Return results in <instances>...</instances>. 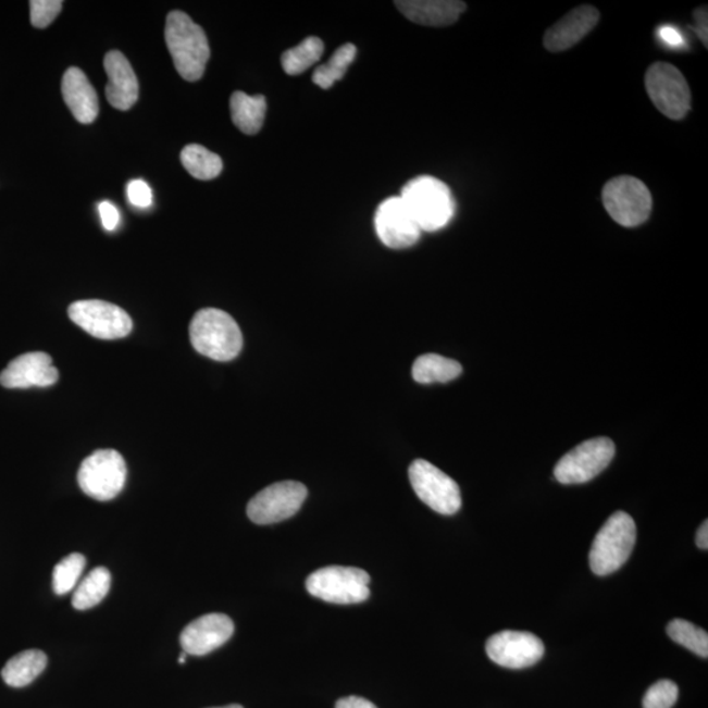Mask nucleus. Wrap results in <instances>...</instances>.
<instances>
[{"label":"nucleus","mask_w":708,"mask_h":708,"mask_svg":"<svg viewBox=\"0 0 708 708\" xmlns=\"http://www.w3.org/2000/svg\"><path fill=\"white\" fill-rule=\"evenodd\" d=\"M165 42L177 73L188 82L206 74L210 48L206 32L182 11H172L165 22Z\"/></svg>","instance_id":"nucleus-1"},{"label":"nucleus","mask_w":708,"mask_h":708,"mask_svg":"<svg viewBox=\"0 0 708 708\" xmlns=\"http://www.w3.org/2000/svg\"><path fill=\"white\" fill-rule=\"evenodd\" d=\"M400 197L421 232H438L449 225L456 213V201L450 188L433 176L412 178L401 189Z\"/></svg>","instance_id":"nucleus-2"},{"label":"nucleus","mask_w":708,"mask_h":708,"mask_svg":"<svg viewBox=\"0 0 708 708\" xmlns=\"http://www.w3.org/2000/svg\"><path fill=\"white\" fill-rule=\"evenodd\" d=\"M189 336L197 352L214 361H232L244 348V335L238 323L219 309L197 312L190 322Z\"/></svg>","instance_id":"nucleus-3"},{"label":"nucleus","mask_w":708,"mask_h":708,"mask_svg":"<svg viewBox=\"0 0 708 708\" xmlns=\"http://www.w3.org/2000/svg\"><path fill=\"white\" fill-rule=\"evenodd\" d=\"M636 542V525L633 517L618 510L599 529L589 552L593 573L608 576L621 569L630 558Z\"/></svg>","instance_id":"nucleus-4"},{"label":"nucleus","mask_w":708,"mask_h":708,"mask_svg":"<svg viewBox=\"0 0 708 708\" xmlns=\"http://www.w3.org/2000/svg\"><path fill=\"white\" fill-rule=\"evenodd\" d=\"M369 583L367 571L330 566L311 573L306 580V589L312 597L325 603L350 605L367 601L370 596Z\"/></svg>","instance_id":"nucleus-5"},{"label":"nucleus","mask_w":708,"mask_h":708,"mask_svg":"<svg viewBox=\"0 0 708 708\" xmlns=\"http://www.w3.org/2000/svg\"><path fill=\"white\" fill-rule=\"evenodd\" d=\"M603 201L606 212L623 227L643 225L653 212V195L633 176H618L606 183Z\"/></svg>","instance_id":"nucleus-6"},{"label":"nucleus","mask_w":708,"mask_h":708,"mask_svg":"<svg viewBox=\"0 0 708 708\" xmlns=\"http://www.w3.org/2000/svg\"><path fill=\"white\" fill-rule=\"evenodd\" d=\"M125 459L119 451H95L82 462L78 484L83 493L98 501H110L119 496L126 482Z\"/></svg>","instance_id":"nucleus-7"},{"label":"nucleus","mask_w":708,"mask_h":708,"mask_svg":"<svg viewBox=\"0 0 708 708\" xmlns=\"http://www.w3.org/2000/svg\"><path fill=\"white\" fill-rule=\"evenodd\" d=\"M411 486L419 499L435 512L456 514L462 507L461 489L458 484L425 459H417L408 470Z\"/></svg>","instance_id":"nucleus-8"},{"label":"nucleus","mask_w":708,"mask_h":708,"mask_svg":"<svg viewBox=\"0 0 708 708\" xmlns=\"http://www.w3.org/2000/svg\"><path fill=\"white\" fill-rule=\"evenodd\" d=\"M646 88L657 110L668 119L682 120L691 111V88L678 67L655 63L646 74Z\"/></svg>","instance_id":"nucleus-9"},{"label":"nucleus","mask_w":708,"mask_h":708,"mask_svg":"<svg viewBox=\"0 0 708 708\" xmlns=\"http://www.w3.org/2000/svg\"><path fill=\"white\" fill-rule=\"evenodd\" d=\"M616 456L608 437H596L576 446L555 465L554 475L561 484H583L595 480Z\"/></svg>","instance_id":"nucleus-10"},{"label":"nucleus","mask_w":708,"mask_h":708,"mask_svg":"<svg viewBox=\"0 0 708 708\" xmlns=\"http://www.w3.org/2000/svg\"><path fill=\"white\" fill-rule=\"evenodd\" d=\"M69 316L87 334L101 340L123 339L133 330L132 318L125 310L100 299L74 302L69 308Z\"/></svg>","instance_id":"nucleus-11"},{"label":"nucleus","mask_w":708,"mask_h":708,"mask_svg":"<svg viewBox=\"0 0 708 708\" xmlns=\"http://www.w3.org/2000/svg\"><path fill=\"white\" fill-rule=\"evenodd\" d=\"M308 497L305 484L286 481L272 484L260 490L248 502L247 514L258 525L276 524L290 519L303 506Z\"/></svg>","instance_id":"nucleus-12"},{"label":"nucleus","mask_w":708,"mask_h":708,"mask_svg":"<svg viewBox=\"0 0 708 708\" xmlns=\"http://www.w3.org/2000/svg\"><path fill=\"white\" fill-rule=\"evenodd\" d=\"M374 226L382 244L393 250L417 245L423 233L400 196L381 203L374 215Z\"/></svg>","instance_id":"nucleus-13"},{"label":"nucleus","mask_w":708,"mask_h":708,"mask_svg":"<svg viewBox=\"0 0 708 708\" xmlns=\"http://www.w3.org/2000/svg\"><path fill=\"white\" fill-rule=\"evenodd\" d=\"M486 650L495 664L509 669L532 667L545 655L539 637L525 631H501L489 637Z\"/></svg>","instance_id":"nucleus-14"},{"label":"nucleus","mask_w":708,"mask_h":708,"mask_svg":"<svg viewBox=\"0 0 708 708\" xmlns=\"http://www.w3.org/2000/svg\"><path fill=\"white\" fill-rule=\"evenodd\" d=\"M60 373L53 367L52 357L44 352H29L16 357L0 373V385L5 388H30L53 386Z\"/></svg>","instance_id":"nucleus-15"},{"label":"nucleus","mask_w":708,"mask_h":708,"mask_svg":"<svg viewBox=\"0 0 708 708\" xmlns=\"http://www.w3.org/2000/svg\"><path fill=\"white\" fill-rule=\"evenodd\" d=\"M234 634V622L225 614H207L197 618L183 630L181 644L185 654L203 656L228 642Z\"/></svg>","instance_id":"nucleus-16"},{"label":"nucleus","mask_w":708,"mask_h":708,"mask_svg":"<svg viewBox=\"0 0 708 708\" xmlns=\"http://www.w3.org/2000/svg\"><path fill=\"white\" fill-rule=\"evenodd\" d=\"M599 22V12L593 5L584 4L561 17L546 32L544 44L552 53L564 52L583 40Z\"/></svg>","instance_id":"nucleus-17"},{"label":"nucleus","mask_w":708,"mask_h":708,"mask_svg":"<svg viewBox=\"0 0 708 708\" xmlns=\"http://www.w3.org/2000/svg\"><path fill=\"white\" fill-rule=\"evenodd\" d=\"M108 75L105 95L108 103L119 111H129L137 103L139 85L136 73L126 57L112 50L104 59Z\"/></svg>","instance_id":"nucleus-18"},{"label":"nucleus","mask_w":708,"mask_h":708,"mask_svg":"<svg viewBox=\"0 0 708 708\" xmlns=\"http://www.w3.org/2000/svg\"><path fill=\"white\" fill-rule=\"evenodd\" d=\"M395 5L408 21L425 27H448L468 9L458 0H399Z\"/></svg>","instance_id":"nucleus-19"},{"label":"nucleus","mask_w":708,"mask_h":708,"mask_svg":"<svg viewBox=\"0 0 708 708\" xmlns=\"http://www.w3.org/2000/svg\"><path fill=\"white\" fill-rule=\"evenodd\" d=\"M62 95L79 123L91 124L99 116L98 94L80 69H67L62 79Z\"/></svg>","instance_id":"nucleus-20"},{"label":"nucleus","mask_w":708,"mask_h":708,"mask_svg":"<svg viewBox=\"0 0 708 708\" xmlns=\"http://www.w3.org/2000/svg\"><path fill=\"white\" fill-rule=\"evenodd\" d=\"M233 123L241 133L254 136L264 125L266 114V99L263 95L250 97L241 91L233 94L229 99Z\"/></svg>","instance_id":"nucleus-21"},{"label":"nucleus","mask_w":708,"mask_h":708,"mask_svg":"<svg viewBox=\"0 0 708 708\" xmlns=\"http://www.w3.org/2000/svg\"><path fill=\"white\" fill-rule=\"evenodd\" d=\"M48 666V657L40 649H28L5 664L2 678L12 687H24L34 682Z\"/></svg>","instance_id":"nucleus-22"},{"label":"nucleus","mask_w":708,"mask_h":708,"mask_svg":"<svg viewBox=\"0 0 708 708\" xmlns=\"http://www.w3.org/2000/svg\"><path fill=\"white\" fill-rule=\"evenodd\" d=\"M462 365L456 360L428 353L420 356L412 367V376L418 384H446L462 374Z\"/></svg>","instance_id":"nucleus-23"},{"label":"nucleus","mask_w":708,"mask_h":708,"mask_svg":"<svg viewBox=\"0 0 708 708\" xmlns=\"http://www.w3.org/2000/svg\"><path fill=\"white\" fill-rule=\"evenodd\" d=\"M111 572L99 567L88 573V575L76 585L73 595V606L76 610H88L97 606L108 595L111 589Z\"/></svg>","instance_id":"nucleus-24"},{"label":"nucleus","mask_w":708,"mask_h":708,"mask_svg":"<svg viewBox=\"0 0 708 708\" xmlns=\"http://www.w3.org/2000/svg\"><path fill=\"white\" fill-rule=\"evenodd\" d=\"M324 53V44L321 38L311 36L306 38L297 47L286 50L281 57V65L288 75L296 76L308 72L322 59Z\"/></svg>","instance_id":"nucleus-25"},{"label":"nucleus","mask_w":708,"mask_h":708,"mask_svg":"<svg viewBox=\"0 0 708 708\" xmlns=\"http://www.w3.org/2000/svg\"><path fill=\"white\" fill-rule=\"evenodd\" d=\"M184 169L199 181H213L219 177L223 163L220 156L209 151L201 145H188L182 151Z\"/></svg>","instance_id":"nucleus-26"},{"label":"nucleus","mask_w":708,"mask_h":708,"mask_svg":"<svg viewBox=\"0 0 708 708\" xmlns=\"http://www.w3.org/2000/svg\"><path fill=\"white\" fill-rule=\"evenodd\" d=\"M357 48L353 44L343 45L325 65L315 70L314 74H312V82L323 89H330L337 80L344 78L348 67L355 62Z\"/></svg>","instance_id":"nucleus-27"},{"label":"nucleus","mask_w":708,"mask_h":708,"mask_svg":"<svg viewBox=\"0 0 708 708\" xmlns=\"http://www.w3.org/2000/svg\"><path fill=\"white\" fill-rule=\"evenodd\" d=\"M667 633L673 642L707 659L708 635L704 629H699L685 620H673L668 624Z\"/></svg>","instance_id":"nucleus-28"},{"label":"nucleus","mask_w":708,"mask_h":708,"mask_svg":"<svg viewBox=\"0 0 708 708\" xmlns=\"http://www.w3.org/2000/svg\"><path fill=\"white\" fill-rule=\"evenodd\" d=\"M86 567V558L82 554L74 552L63 558L53 571V591L55 595H67L79 584L83 570Z\"/></svg>","instance_id":"nucleus-29"},{"label":"nucleus","mask_w":708,"mask_h":708,"mask_svg":"<svg viewBox=\"0 0 708 708\" xmlns=\"http://www.w3.org/2000/svg\"><path fill=\"white\" fill-rule=\"evenodd\" d=\"M679 699V686L673 681L661 680L648 688L643 708H672Z\"/></svg>","instance_id":"nucleus-30"},{"label":"nucleus","mask_w":708,"mask_h":708,"mask_svg":"<svg viewBox=\"0 0 708 708\" xmlns=\"http://www.w3.org/2000/svg\"><path fill=\"white\" fill-rule=\"evenodd\" d=\"M30 22L36 28H47L59 16L63 3L61 0H32Z\"/></svg>","instance_id":"nucleus-31"},{"label":"nucleus","mask_w":708,"mask_h":708,"mask_svg":"<svg viewBox=\"0 0 708 708\" xmlns=\"http://www.w3.org/2000/svg\"><path fill=\"white\" fill-rule=\"evenodd\" d=\"M127 199L134 207L149 208L152 203L151 188L144 181H133L127 185Z\"/></svg>","instance_id":"nucleus-32"},{"label":"nucleus","mask_w":708,"mask_h":708,"mask_svg":"<svg viewBox=\"0 0 708 708\" xmlns=\"http://www.w3.org/2000/svg\"><path fill=\"white\" fill-rule=\"evenodd\" d=\"M99 213L101 216V222H103V226L108 232H113V229H116L120 223V212L116 207L113 206V203L104 201L101 202L99 206Z\"/></svg>","instance_id":"nucleus-33"},{"label":"nucleus","mask_w":708,"mask_h":708,"mask_svg":"<svg viewBox=\"0 0 708 708\" xmlns=\"http://www.w3.org/2000/svg\"><path fill=\"white\" fill-rule=\"evenodd\" d=\"M659 38L667 47L679 49L685 47V38L678 28L664 25L659 29Z\"/></svg>","instance_id":"nucleus-34"},{"label":"nucleus","mask_w":708,"mask_h":708,"mask_svg":"<svg viewBox=\"0 0 708 708\" xmlns=\"http://www.w3.org/2000/svg\"><path fill=\"white\" fill-rule=\"evenodd\" d=\"M695 27L694 30L697 32L698 37L701 41L707 45V9L701 8L695 11Z\"/></svg>","instance_id":"nucleus-35"},{"label":"nucleus","mask_w":708,"mask_h":708,"mask_svg":"<svg viewBox=\"0 0 708 708\" xmlns=\"http://www.w3.org/2000/svg\"><path fill=\"white\" fill-rule=\"evenodd\" d=\"M336 708H378L372 701L361 697H347L337 700Z\"/></svg>","instance_id":"nucleus-36"},{"label":"nucleus","mask_w":708,"mask_h":708,"mask_svg":"<svg viewBox=\"0 0 708 708\" xmlns=\"http://www.w3.org/2000/svg\"><path fill=\"white\" fill-rule=\"evenodd\" d=\"M697 545L701 550H707L708 548V522L707 520L704 524L700 525L697 533Z\"/></svg>","instance_id":"nucleus-37"},{"label":"nucleus","mask_w":708,"mask_h":708,"mask_svg":"<svg viewBox=\"0 0 708 708\" xmlns=\"http://www.w3.org/2000/svg\"><path fill=\"white\" fill-rule=\"evenodd\" d=\"M187 656L188 654H185L183 650V654L181 655V657H178V664H185V661H187Z\"/></svg>","instance_id":"nucleus-38"},{"label":"nucleus","mask_w":708,"mask_h":708,"mask_svg":"<svg viewBox=\"0 0 708 708\" xmlns=\"http://www.w3.org/2000/svg\"><path fill=\"white\" fill-rule=\"evenodd\" d=\"M214 708H244V707H241L240 705H228L225 707H214Z\"/></svg>","instance_id":"nucleus-39"}]
</instances>
